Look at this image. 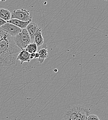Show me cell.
I'll return each mask as SVG.
<instances>
[{
  "instance_id": "obj_1",
  "label": "cell",
  "mask_w": 108,
  "mask_h": 120,
  "mask_svg": "<svg viewBox=\"0 0 108 120\" xmlns=\"http://www.w3.org/2000/svg\"><path fill=\"white\" fill-rule=\"evenodd\" d=\"M20 51L13 37L0 27V66L7 67L15 64Z\"/></svg>"
},
{
  "instance_id": "obj_2",
  "label": "cell",
  "mask_w": 108,
  "mask_h": 120,
  "mask_svg": "<svg viewBox=\"0 0 108 120\" xmlns=\"http://www.w3.org/2000/svg\"><path fill=\"white\" fill-rule=\"evenodd\" d=\"M89 115L88 109L81 105H77L66 111L64 120H87Z\"/></svg>"
},
{
  "instance_id": "obj_3",
  "label": "cell",
  "mask_w": 108,
  "mask_h": 120,
  "mask_svg": "<svg viewBox=\"0 0 108 120\" xmlns=\"http://www.w3.org/2000/svg\"><path fill=\"white\" fill-rule=\"evenodd\" d=\"M16 45L21 49L25 48L31 43V40L26 29H22L17 35L13 37Z\"/></svg>"
},
{
  "instance_id": "obj_4",
  "label": "cell",
  "mask_w": 108,
  "mask_h": 120,
  "mask_svg": "<svg viewBox=\"0 0 108 120\" xmlns=\"http://www.w3.org/2000/svg\"><path fill=\"white\" fill-rule=\"evenodd\" d=\"M15 19L27 22L32 20V16L28 10L25 9L14 10L11 13V19Z\"/></svg>"
},
{
  "instance_id": "obj_5",
  "label": "cell",
  "mask_w": 108,
  "mask_h": 120,
  "mask_svg": "<svg viewBox=\"0 0 108 120\" xmlns=\"http://www.w3.org/2000/svg\"><path fill=\"white\" fill-rule=\"evenodd\" d=\"M0 28L13 37L17 35L22 30L15 25L7 22L1 26Z\"/></svg>"
},
{
  "instance_id": "obj_6",
  "label": "cell",
  "mask_w": 108,
  "mask_h": 120,
  "mask_svg": "<svg viewBox=\"0 0 108 120\" xmlns=\"http://www.w3.org/2000/svg\"><path fill=\"white\" fill-rule=\"evenodd\" d=\"M40 27L35 23L31 22L26 27V29L27 30L29 35L30 37L31 43H34V36L36 31Z\"/></svg>"
},
{
  "instance_id": "obj_7",
  "label": "cell",
  "mask_w": 108,
  "mask_h": 120,
  "mask_svg": "<svg viewBox=\"0 0 108 120\" xmlns=\"http://www.w3.org/2000/svg\"><path fill=\"white\" fill-rule=\"evenodd\" d=\"M17 60L20 61L21 64L24 62H28L31 61L30 54L25 49L21 50L17 57Z\"/></svg>"
},
{
  "instance_id": "obj_8",
  "label": "cell",
  "mask_w": 108,
  "mask_h": 120,
  "mask_svg": "<svg viewBox=\"0 0 108 120\" xmlns=\"http://www.w3.org/2000/svg\"><path fill=\"white\" fill-rule=\"evenodd\" d=\"M31 22V21L24 22L15 19H12L8 21L7 22L12 24L21 29H25L27 26L29 25V24Z\"/></svg>"
},
{
  "instance_id": "obj_9",
  "label": "cell",
  "mask_w": 108,
  "mask_h": 120,
  "mask_svg": "<svg viewBox=\"0 0 108 120\" xmlns=\"http://www.w3.org/2000/svg\"><path fill=\"white\" fill-rule=\"evenodd\" d=\"M34 43L37 46H40L42 45L44 43V38L42 35V30L40 27L36 31L34 36Z\"/></svg>"
},
{
  "instance_id": "obj_10",
  "label": "cell",
  "mask_w": 108,
  "mask_h": 120,
  "mask_svg": "<svg viewBox=\"0 0 108 120\" xmlns=\"http://www.w3.org/2000/svg\"><path fill=\"white\" fill-rule=\"evenodd\" d=\"M38 54L39 56V57L38 58L39 62L41 64H42L43 63L45 59L48 57V52L47 51L46 45H45V48H42L39 50Z\"/></svg>"
},
{
  "instance_id": "obj_11",
  "label": "cell",
  "mask_w": 108,
  "mask_h": 120,
  "mask_svg": "<svg viewBox=\"0 0 108 120\" xmlns=\"http://www.w3.org/2000/svg\"><path fill=\"white\" fill-rule=\"evenodd\" d=\"M0 18L7 22L11 19V13L7 9L0 8Z\"/></svg>"
},
{
  "instance_id": "obj_12",
  "label": "cell",
  "mask_w": 108,
  "mask_h": 120,
  "mask_svg": "<svg viewBox=\"0 0 108 120\" xmlns=\"http://www.w3.org/2000/svg\"><path fill=\"white\" fill-rule=\"evenodd\" d=\"M25 49L30 54L35 53L37 51V46L35 43H31L25 48Z\"/></svg>"
},
{
  "instance_id": "obj_13",
  "label": "cell",
  "mask_w": 108,
  "mask_h": 120,
  "mask_svg": "<svg viewBox=\"0 0 108 120\" xmlns=\"http://www.w3.org/2000/svg\"><path fill=\"white\" fill-rule=\"evenodd\" d=\"M87 120H100L98 117L94 114L89 115Z\"/></svg>"
},
{
  "instance_id": "obj_14",
  "label": "cell",
  "mask_w": 108,
  "mask_h": 120,
  "mask_svg": "<svg viewBox=\"0 0 108 120\" xmlns=\"http://www.w3.org/2000/svg\"><path fill=\"white\" fill-rule=\"evenodd\" d=\"M7 23L6 21L3 20V19H1L0 18V27L2 26L3 25H4L5 24H6Z\"/></svg>"
},
{
  "instance_id": "obj_15",
  "label": "cell",
  "mask_w": 108,
  "mask_h": 120,
  "mask_svg": "<svg viewBox=\"0 0 108 120\" xmlns=\"http://www.w3.org/2000/svg\"><path fill=\"white\" fill-rule=\"evenodd\" d=\"M35 53L30 54V59H31V60L35 59Z\"/></svg>"
},
{
  "instance_id": "obj_16",
  "label": "cell",
  "mask_w": 108,
  "mask_h": 120,
  "mask_svg": "<svg viewBox=\"0 0 108 120\" xmlns=\"http://www.w3.org/2000/svg\"><path fill=\"white\" fill-rule=\"evenodd\" d=\"M39 57V54L38 53L36 52V53H35V59H36V58H38Z\"/></svg>"
},
{
  "instance_id": "obj_17",
  "label": "cell",
  "mask_w": 108,
  "mask_h": 120,
  "mask_svg": "<svg viewBox=\"0 0 108 120\" xmlns=\"http://www.w3.org/2000/svg\"><path fill=\"white\" fill-rule=\"evenodd\" d=\"M5 0H4V1H5Z\"/></svg>"
},
{
  "instance_id": "obj_18",
  "label": "cell",
  "mask_w": 108,
  "mask_h": 120,
  "mask_svg": "<svg viewBox=\"0 0 108 120\" xmlns=\"http://www.w3.org/2000/svg\"></svg>"
}]
</instances>
